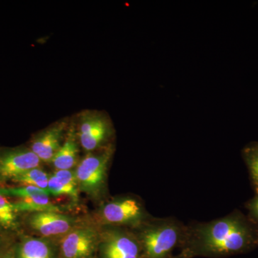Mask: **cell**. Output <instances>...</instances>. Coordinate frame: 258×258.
Wrapping results in <instances>:
<instances>
[{"label":"cell","instance_id":"cell-20","mask_svg":"<svg viewBox=\"0 0 258 258\" xmlns=\"http://www.w3.org/2000/svg\"><path fill=\"white\" fill-rule=\"evenodd\" d=\"M15 243L13 244L8 250L5 251L4 253L1 254L0 258H15L14 249Z\"/></svg>","mask_w":258,"mask_h":258},{"label":"cell","instance_id":"cell-5","mask_svg":"<svg viewBox=\"0 0 258 258\" xmlns=\"http://www.w3.org/2000/svg\"><path fill=\"white\" fill-rule=\"evenodd\" d=\"M97 258H144L142 246L132 230L106 226L100 230Z\"/></svg>","mask_w":258,"mask_h":258},{"label":"cell","instance_id":"cell-1","mask_svg":"<svg viewBox=\"0 0 258 258\" xmlns=\"http://www.w3.org/2000/svg\"><path fill=\"white\" fill-rule=\"evenodd\" d=\"M258 248V229L239 210L212 221L186 225L180 253L187 258H225Z\"/></svg>","mask_w":258,"mask_h":258},{"label":"cell","instance_id":"cell-14","mask_svg":"<svg viewBox=\"0 0 258 258\" xmlns=\"http://www.w3.org/2000/svg\"><path fill=\"white\" fill-rule=\"evenodd\" d=\"M79 152L76 134L72 131L51 162L57 171L72 170L73 168L77 164Z\"/></svg>","mask_w":258,"mask_h":258},{"label":"cell","instance_id":"cell-12","mask_svg":"<svg viewBox=\"0 0 258 258\" xmlns=\"http://www.w3.org/2000/svg\"><path fill=\"white\" fill-rule=\"evenodd\" d=\"M66 129V123L62 121L42 131L34 137L30 149L41 161L51 162L62 146L61 142Z\"/></svg>","mask_w":258,"mask_h":258},{"label":"cell","instance_id":"cell-6","mask_svg":"<svg viewBox=\"0 0 258 258\" xmlns=\"http://www.w3.org/2000/svg\"><path fill=\"white\" fill-rule=\"evenodd\" d=\"M100 230L78 225L59 240L58 258H96Z\"/></svg>","mask_w":258,"mask_h":258},{"label":"cell","instance_id":"cell-19","mask_svg":"<svg viewBox=\"0 0 258 258\" xmlns=\"http://www.w3.org/2000/svg\"><path fill=\"white\" fill-rule=\"evenodd\" d=\"M18 235L0 229V255L16 242Z\"/></svg>","mask_w":258,"mask_h":258},{"label":"cell","instance_id":"cell-10","mask_svg":"<svg viewBox=\"0 0 258 258\" xmlns=\"http://www.w3.org/2000/svg\"><path fill=\"white\" fill-rule=\"evenodd\" d=\"M112 134L113 128L111 123L103 115H85L80 123V143L83 149L87 152H93L101 147Z\"/></svg>","mask_w":258,"mask_h":258},{"label":"cell","instance_id":"cell-11","mask_svg":"<svg viewBox=\"0 0 258 258\" xmlns=\"http://www.w3.org/2000/svg\"><path fill=\"white\" fill-rule=\"evenodd\" d=\"M59 241L19 233L14 245L15 258H58Z\"/></svg>","mask_w":258,"mask_h":258},{"label":"cell","instance_id":"cell-18","mask_svg":"<svg viewBox=\"0 0 258 258\" xmlns=\"http://www.w3.org/2000/svg\"><path fill=\"white\" fill-rule=\"evenodd\" d=\"M244 208L247 210V218L258 229V194L244 204Z\"/></svg>","mask_w":258,"mask_h":258},{"label":"cell","instance_id":"cell-4","mask_svg":"<svg viewBox=\"0 0 258 258\" xmlns=\"http://www.w3.org/2000/svg\"><path fill=\"white\" fill-rule=\"evenodd\" d=\"M152 217L138 198L128 195L117 197L106 202L98 212L102 225L129 229L137 228Z\"/></svg>","mask_w":258,"mask_h":258},{"label":"cell","instance_id":"cell-13","mask_svg":"<svg viewBox=\"0 0 258 258\" xmlns=\"http://www.w3.org/2000/svg\"><path fill=\"white\" fill-rule=\"evenodd\" d=\"M47 191L52 196L66 195L74 203L79 201V188L74 170H57L50 176Z\"/></svg>","mask_w":258,"mask_h":258},{"label":"cell","instance_id":"cell-16","mask_svg":"<svg viewBox=\"0 0 258 258\" xmlns=\"http://www.w3.org/2000/svg\"><path fill=\"white\" fill-rule=\"evenodd\" d=\"M241 155L248 170L251 186L258 194V142H251L244 146Z\"/></svg>","mask_w":258,"mask_h":258},{"label":"cell","instance_id":"cell-15","mask_svg":"<svg viewBox=\"0 0 258 258\" xmlns=\"http://www.w3.org/2000/svg\"><path fill=\"white\" fill-rule=\"evenodd\" d=\"M20 215L13 203L0 193V229L13 234L20 233Z\"/></svg>","mask_w":258,"mask_h":258},{"label":"cell","instance_id":"cell-3","mask_svg":"<svg viewBox=\"0 0 258 258\" xmlns=\"http://www.w3.org/2000/svg\"><path fill=\"white\" fill-rule=\"evenodd\" d=\"M114 153L112 144L97 154H89L78 164L75 174L80 191L99 200L106 195L107 174L110 161Z\"/></svg>","mask_w":258,"mask_h":258},{"label":"cell","instance_id":"cell-21","mask_svg":"<svg viewBox=\"0 0 258 258\" xmlns=\"http://www.w3.org/2000/svg\"><path fill=\"white\" fill-rule=\"evenodd\" d=\"M171 258H187L186 256H184V254L180 253L179 254H176V255H173Z\"/></svg>","mask_w":258,"mask_h":258},{"label":"cell","instance_id":"cell-9","mask_svg":"<svg viewBox=\"0 0 258 258\" xmlns=\"http://www.w3.org/2000/svg\"><path fill=\"white\" fill-rule=\"evenodd\" d=\"M41 160L25 147H0V183L11 181L25 171L40 167Z\"/></svg>","mask_w":258,"mask_h":258},{"label":"cell","instance_id":"cell-7","mask_svg":"<svg viewBox=\"0 0 258 258\" xmlns=\"http://www.w3.org/2000/svg\"><path fill=\"white\" fill-rule=\"evenodd\" d=\"M24 222L29 230L38 237L57 241L79 225L75 217L57 212L28 214Z\"/></svg>","mask_w":258,"mask_h":258},{"label":"cell","instance_id":"cell-17","mask_svg":"<svg viewBox=\"0 0 258 258\" xmlns=\"http://www.w3.org/2000/svg\"><path fill=\"white\" fill-rule=\"evenodd\" d=\"M49 177L50 176L45 171L40 167H37L17 176L11 181L23 186H36L47 191Z\"/></svg>","mask_w":258,"mask_h":258},{"label":"cell","instance_id":"cell-8","mask_svg":"<svg viewBox=\"0 0 258 258\" xmlns=\"http://www.w3.org/2000/svg\"><path fill=\"white\" fill-rule=\"evenodd\" d=\"M0 193L7 198L17 199L12 203L20 215L41 212H62V208L51 203L48 191L36 186L0 187Z\"/></svg>","mask_w":258,"mask_h":258},{"label":"cell","instance_id":"cell-2","mask_svg":"<svg viewBox=\"0 0 258 258\" xmlns=\"http://www.w3.org/2000/svg\"><path fill=\"white\" fill-rule=\"evenodd\" d=\"M142 246L144 258H171L184 240L186 225L175 217H152L131 229Z\"/></svg>","mask_w":258,"mask_h":258}]
</instances>
